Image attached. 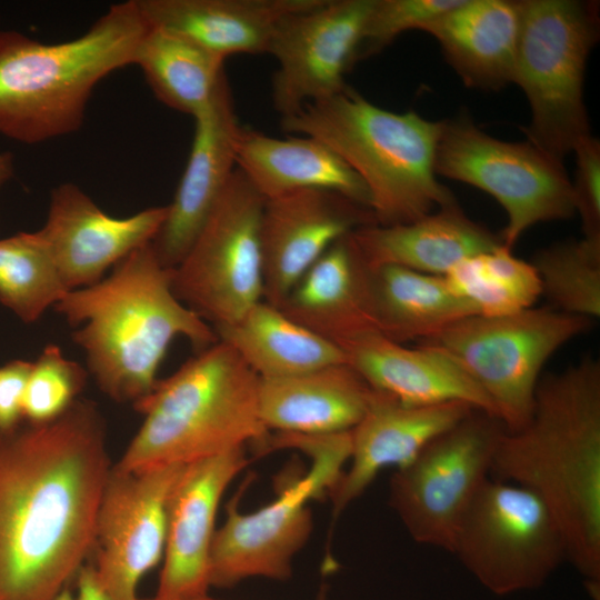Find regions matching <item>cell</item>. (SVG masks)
I'll return each mask as SVG.
<instances>
[{
    "label": "cell",
    "instance_id": "22",
    "mask_svg": "<svg viewBox=\"0 0 600 600\" xmlns=\"http://www.w3.org/2000/svg\"><path fill=\"white\" fill-rule=\"evenodd\" d=\"M350 238L370 269L396 266L440 277L463 259L502 244L500 236L471 220L457 200L408 223L362 226Z\"/></svg>",
    "mask_w": 600,
    "mask_h": 600
},
{
    "label": "cell",
    "instance_id": "23",
    "mask_svg": "<svg viewBox=\"0 0 600 600\" xmlns=\"http://www.w3.org/2000/svg\"><path fill=\"white\" fill-rule=\"evenodd\" d=\"M350 233L337 240L277 307L341 350L362 334L378 332L370 307L368 267Z\"/></svg>",
    "mask_w": 600,
    "mask_h": 600
},
{
    "label": "cell",
    "instance_id": "37",
    "mask_svg": "<svg viewBox=\"0 0 600 600\" xmlns=\"http://www.w3.org/2000/svg\"><path fill=\"white\" fill-rule=\"evenodd\" d=\"M32 362L12 360L0 367V434L20 426L23 396Z\"/></svg>",
    "mask_w": 600,
    "mask_h": 600
},
{
    "label": "cell",
    "instance_id": "24",
    "mask_svg": "<svg viewBox=\"0 0 600 600\" xmlns=\"http://www.w3.org/2000/svg\"><path fill=\"white\" fill-rule=\"evenodd\" d=\"M373 390L349 363L261 379L259 413L268 431L328 434L350 431L361 420Z\"/></svg>",
    "mask_w": 600,
    "mask_h": 600
},
{
    "label": "cell",
    "instance_id": "2",
    "mask_svg": "<svg viewBox=\"0 0 600 600\" xmlns=\"http://www.w3.org/2000/svg\"><path fill=\"white\" fill-rule=\"evenodd\" d=\"M490 477L536 493L560 526L567 561L600 600V362L541 376L527 423L504 430Z\"/></svg>",
    "mask_w": 600,
    "mask_h": 600
},
{
    "label": "cell",
    "instance_id": "39",
    "mask_svg": "<svg viewBox=\"0 0 600 600\" xmlns=\"http://www.w3.org/2000/svg\"><path fill=\"white\" fill-rule=\"evenodd\" d=\"M14 173V157L11 152L0 153V187Z\"/></svg>",
    "mask_w": 600,
    "mask_h": 600
},
{
    "label": "cell",
    "instance_id": "27",
    "mask_svg": "<svg viewBox=\"0 0 600 600\" xmlns=\"http://www.w3.org/2000/svg\"><path fill=\"white\" fill-rule=\"evenodd\" d=\"M237 169L264 200L322 189L369 208L367 188L356 172L328 146L308 136L277 138L242 127Z\"/></svg>",
    "mask_w": 600,
    "mask_h": 600
},
{
    "label": "cell",
    "instance_id": "3",
    "mask_svg": "<svg viewBox=\"0 0 600 600\" xmlns=\"http://www.w3.org/2000/svg\"><path fill=\"white\" fill-rule=\"evenodd\" d=\"M73 327L76 344L100 390L137 403L153 390L170 343L183 337L199 352L218 341L211 326L172 289V269L144 244L94 284L68 291L53 307Z\"/></svg>",
    "mask_w": 600,
    "mask_h": 600
},
{
    "label": "cell",
    "instance_id": "15",
    "mask_svg": "<svg viewBox=\"0 0 600 600\" xmlns=\"http://www.w3.org/2000/svg\"><path fill=\"white\" fill-rule=\"evenodd\" d=\"M372 1L316 0L278 23L267 53L278 66L271 97L281 118L347 87Z\"/></svg>",
    "mask_w": 600,
    "mask_h": 600
},
{
    "label": "cell",
    "instance_id": "19",
    "mask_svg": "<svg viewBox=\"0 0 600 600\" xmlns=\"http://www.w3.org/2000/svg\"><path fill=\"white\" fill-rule=\"evenodd\" d=\"M193 119L187 166L151 242L159 261L168 269H174L184 258L237 168V142L242 127L227 76L210 104Z\"/></svg>",
    "mask_w": 600,
    "mask_h": 600
},
{
    "label": "cell",
    "instance_id": "42",
    "mask_svg": "<svg viewBox=\"0 0 600 600\" xmlns=\"http://www.w3.org/2000/svg\"><path fill=\"white\" fill-rule=\"evenodd\" d=\"M147 600H163V599H159V598L153 597V598L147 599ZM187 600H220V599L211 598V597L208 594V596H204V597H201V598L187 599Z\"/></svg>",
    "mask_w": 600,
    "mask_h": 600
},
{
    "label": "cell",
    "instance_id": "21",
    "mask_svg": "<svg viewBox=\"0 0 600 600\" xmlns=\"http://www.w3.org/2000/svg\"><path fill=\"white\" fill-rule=\"evenodd\" d=\"M347 362L368 386L408 406L464 402L496 418L477 383L449 356L419 343L409 348L378 333L362 334L342 347Z\"/></svg>",
    "mask_w": 600,
    "mask_h": 600
},
{
    "label": "cell",
    "instance_id": "17",
    "mask_svg": "<svg viewBox=\"0 0 600 600\" xmlns=\"http://www.w3.org/2000/svg\"><path fill=\"white\" fill-rule=\"evenodd\" d=\"M244 448L183 464L169 497L163 564L156 598L208 596L217 511L229 484L247 467Z\"/></svg>",
    "mask_w": 600,
    "mask_h": 600
},
{
    "label": "cell",
    "instance_id": "5",
    "mask_svg": "<svg viewBox=\"0 0 600 600\" xmlns=\"http://www.w3.org/2000/svg\"><path fill=\"white\" fill-rule=\"evenodd\" d=\"M280 124L284 132L323 142L356 172L377 224L408 223L456 200L434 171L441 121L386 110L347 86Z\"/></svg>",
    "mask_w": 600,
    "mask_h": 600
},
{
    "label": "cell",
    "instance_id": "26",
    "mask_svg": "<svg viewBox=\"0 0 600 600\" xmlns=\"http://www.w3.org/2000/svg\"><path fill=\"white\" fill-rule=\"evenodd\" d=\"M316 0H137L151 26L178 32L226 60L267 53L278 23Z\"/></svg>",
    "mask_w": 600,
    "mask_h": 600
},
{
    "label": "cell",
    "instance_id": "10",
    "mask_svg": "<svg viewBox=\"0 0 600 600\" xmlns=\"http://www.w3.org/2000/svg\"><path fill=\"white\" fill-rule=\"evenodd\" d=\"M451 553L496 596L541 588L567 561L562 530L543 501L491 477L466 510Z\"/></svg>",
    "mask_w": 600,
    "mask_h": 600
},
{
    "label": "cell",
    "instance_id": "32",
    "mask_svg": "<svg viewBox=\"0 0 600 600\" xmlns=\"http://www.w3.org/2000/svg\"><path fill=\"white\" fill-rule=\"evenodd\" d=\"M68 291L39 230L0 239V302L22 321H37Z\"/></svg>",
    "mask_w": 600,
    "mask_h": 600
},
{
    "label": "cell",
    "instance_id": "36",
    "mask_svg": "<svg viewBox=\"0 0 600 600\" xmlns=\"http://www.w3.org/2000/svg\"><path fill=\"white\" fill-rule=\"evenodd\" d=\"M571 182L574 211L581 218L583 238L600 241V142L592 136L580 141Z\"/></svg>",
    "mask_w": 600,
    "mask_h": 600
},
{
    "label": "cell",
    "instance_id": "7",
    "mask_svg": "<svg viewBox=\"0 0 600 600\" xmlns=\"http://www.w3.org/2000/svg\"><path fill=\"white\" fill-rule=\"evenodd\" d=\"M598 4L521 0V30L512 82L526 94L527 141L563 161L591 136L583 100L587 60L599 34Z\"/></svg>",
    "mask_w": 600,
    "mask_h": 600
},
{
    "label": "cell",
    "instance_id": "9",
    "mask_svg": "<svg viewBox=\"0 0 600 600\" xmlns=\"http://www.w3.org/2000/svg\"><path fill=\"white\" fill-rule=\"evenodd\" d=\"M592 320L553 308H528L501 317L470 316L419 342L449 356L492 402L506 430L529 420L541 371Z\"/></svg>",
    "mask_w": 600,
    "mask_h": 600
},
{
    "label": "cell",
    "instance_id": "28",
    "mask_svg": "<svg viewBox=\"0 0 600 600\" xmlns=\"http://www.w3.org/2000/svg\"><path fill=\"white\" fill-rule=\"evenodd\" d=\"M370 307L378 333L399 343L431 339L476 310L443 277L383 266L368 268Z\"/></svg>",
    "mask_w": 600,
    "mask_h": 600
},
{
    "label": "cell",
    "instance_id": "6",
    "mask_svg": "<svg viewBox=\"0 0 600 600\" xmlns=\"http://www.w3.org/2000/svg\"><path fill=\"white\" fill-rule=\"evenodd\" d=\"M259 384L233 348L218 340L133 404L143 420L114 467L186 464L266 441Z\"/></svg>",
    "mask_w": 600,
    "mask_h": 600
},
{
    "label": "cell",
    "instance_id": "11",
    "mask_svg": "<svg viewBox=\"0 0 600 600\" xmlns=\"http://www.w3.org/2000/svg\"><path fill=\"white\" fill-rule=\"evenodd\" d=\"M434 171L473 186L500 203L508 217L500 238L510 250L532 226L576 213L563 161L529 141L493 138L467 114L441 121Z\"/></svg>",
    "mask_w": 600,
    "mask_h": 600
},
{
    "label": "cell",
    "instance_id": "1",
    "mask_svg": "<svg viewBox=\"0 0 600 600\" xmlns=\"http://www.w3.org/2000/svg\"><path fill=\"white\" fill-rule=\"evenodd\" d=\"M90 400L0 434V600H56L92 551L112 468Z\"/></svg>",
    "mask_w": 600,
    "mask_h": 600
},
{
    "label": "cell",
    "instance_id": "18",
    "mask_svg": "<svg viewBox=\"0 0 600 600\" xmlns=\"http://www.w3.org/2000/svg\"><path fill=\"white\" fill-rule=\"evenodd\" d=\"M167 217V206L126 218L107 214L77 184L50 193L47 220L39 230L69 290L89 287L136 249L151 243Z\"/></svg>",
    "mask_w": 600,
    "mask_h": 600
},
{
    "label": "cell",
    "instance_id": "33",
    "mask_svg": "<svg viewBox=\"0 0 600 600\" xmlns=\"http://www.w3.org/2000/svg\"><path fill=\"white\" fill-rule=\"evenodd\" d=\"M553 309L600 317V241L569 240L539 250L531 262Z\"/></svg>",
    "mask_w": 600,
    "mask_h": 600
},
{
    "label": "cell",
    "instance_id": "31",
    "mask_svg": "<svg viewBox=\"0 0 600 600\" xmlns=\"http://www.w3.org/2000/svg\"><path fill=\"white\" fill-rule=\"evenodd\" d=\"M443 278L457 297L483 317L526 310L542 294L533 264L519 259L503 244L463 259Z\"/></svg>",
    "mask_w": 600,
    "mask_h": 600
},
{
    "label": "cell",
    "instance_id": "16",
    "mask_svg": "<svg viewBox=\"0 0 600 600\" xmlns=\"http://www.w3.org/2000/svg\"><path fill=\"white\" fill-rule=\"evenodd\" d=\"M371 223L376 221L368 207L329 190L304 189L264 200L262 300L278 307L337 240Z\"/></svg>",
    "mask_w": 600,
    "mask_h": 600
},
{
    "label": "cell",
    "instance_id": "25",
    "mask_svg": "<svg viewBox=\"0 0 600 600\" xmlns=\"http://www.w3.org/2000/svg\"><path fill=\"white\" fill-rule=\"evenodd\" d=\"M520 30L521 0H460L424 32L464 86L497 91L513 80Z\"/></svg>",
    "mask_w": 600,
    "mask_h": 600
},
{
    "label": "cell",
    "instance_id": "14",
    "mask_svg": "<svg viewBox=\"0 0 600 600\" xmlns=\"http://www.w3.org/2000/svg\"><path fill=\"white\" fill-rule=\"evenodd\" d=\"M181 463L137 470L112 466L100 498L92 551L111 600H140L142 577L163 558L168 501Z\"/></svg>",
    "mask_w": 600,
    "mask_h": 600
},
{
    "label": "cell",
    "instance_id": "30",
    "mask_svg": "<svg viewBox=\"0 0 600 600\" xmlns=\"http://www.w3.org/2000/svg\"><path fill=\"white\" fill-rule=\"evenodd\" d=\"M223 63L187 37L151 24L133 61L161 103L193 118L214 97L226 76Z\"/></svg>",
    "mask_w": 600,
    "mask_h": 600
},
{
    "label": "cell",
    "instance_id": "29",
    "mask_svg": "<svg viewBox=\"0 0 600 600\" xmlns=\"http://www.w3.org/2000/svg\"><path fill=\"white\" fill-rule=\"evenodd\" d=\"M261 379L304 373L346 363V353L260 300L236 322L213 329ZM348 363V362H347Z\"/></svg>",
    "mask_w": 600,
    "mask_h": 600
},
{
    "label": "cell",
    "instance_id": "35",
    "mask_svg": "<svg viewBox=\"0 0 600 600\" xmlns=\"http://www.w3.org/2000/svg\"><path fill=\"white\" fill-rule=\"evenodd\" d=\"M460 0H373L367 18L358 60L380 52L398 36L422 30L454 8Z\"/></svg>",
    "mask_w": 600,
    "mask_h": 600
},
{
    "label": "cell",
    "instance_id": "38",
    "mask_svg": "<svg viewBox=\"0 0 600 600\" xmlns=\"http://www.w3.org/2000/svg\"><path fill=\"white\" fill-rule=\"evenodd\" d=\"M73 600H111L99 583L92 564H84L76 576Z\"/></svg>",
    "mask_w": 600,
    "mask_h": 600
},
{
    "label": "cell",
    "instance_id": "34",
    "mask_svg": "<svg viewBox=\"0 0 600 600\" xmlns=\"http://www.w3.org/2000/svg\"><path fill=\"white\" fill-rule=\"evenodd\" d=\"M87 381V371L68 359L57 344H48L32 362L23 396V418L44 423L64 413Z\"/></svg>",
    "mask_w": 600,
    "mask_h": 600
},
{
    "label": "cell",
    "instance_id": "41",
    "mask_svg": "<svg viewBox=\"0 0 600 600\" xmlns=\"http://www.w3.org/2000/svg\"><path fill=\"white\" fill-rule=\"evenodd\" d=\"M316 600H328V593L326 587H321Z\"/></svg>",
    "mask_w": 600,
    "mask_h": 600
},
{
    "label": "cell",
    "instance_id": "40",
    "mask_svg": "<svg viewBox=\"0 0 600 600\" xmlns=\"http://www.w3.org/2000/svg\"><path fill=\"white\" fill-rule=\"evenodd\" d=\"M56 600H73V594L69 588H66Z\"/></svg>",
    "mask_w": 600,
    "mask_h": 600
},
{
    "label": "cell",
    "instance_id": "8",
    "mask_svg": "<svg viewBox=\"0 0 600 600\" xmlns=\"http://www.w3.org/2000/svg\"><path fill=\"white\" fill-rule=\"evenodd\" d=\"M351 431V430H350ZM350 431L328 434L278 433L277 448L296 447L311 456L310 470L283 489L271 503L240 511L246 487L226 508V520L216 529L210 550V586L232 588L250 578L284 581L292 561L313 528L309 502L332 490L349 461Z\"/></svg>",
    "mask_w": 600,
    "mask_h": 600
},
{
    "label": "cell",
    "instance_id": "12",
    "mask_svg": "<svg viewBox=\"0 0 600 600\" xmlns=\"http://www.w3.org/2000/svg\"><path fill=\"white\" fill-rule=\"evenodd\" d=\"M263 204L236 168L189 251L172 269L177 298L213 329L236 322L262 300Z\"/></svg>",
    "mask_w": 600,
    "mask_h": 600
},
{
    "label": "cell",
    "instance_id": "20",
    "mask_svg": "<svg viewBox=\"0 0 600 600\" xmlns=\"http://www.w3.org/2000/svg\"><path fill=\"white\" fill-rule=\"evenodd\" d=\"M473 410L459 401L408 406L373 390L367 411L350 431L349 468L329 492L333 518L358 499L381 470L407 466Z\"/></svg>",
    "mask_w": 600,
    "mask_h": 600
},
{
    "label": "cell",
    "instance_id": "13",
    "mask_svg": "<svg viewBox=\"0 0 600 600\" xmlns=\"http://www.w3.org/2000/svg\"><path fill=\"white\" fill-rule=\"evenodd\" d=\"M504 430L498 418L473 410L396 469L389 503L417 543L451 552L466 510L490 478Z\"/></svg>",
    "mask_w": 600,
    "mask_h": 600
},
{
    "label": "cell",
    "instance_id": "4",
    "mask_svg": "<svg viewBox=\"0 0 600 600\" xmlns=\"http://www.w3.org/2000/svg\"><path fill=\"white\" fill-rule=\"evenodd\" d=\"M149 29L137 0H129L64 42L0 30V134L37 144L78 131L96 86L133 64Z\"/></svg>",
    "mask_w": 600,
    "mask_h": 600
}]
</instances>
